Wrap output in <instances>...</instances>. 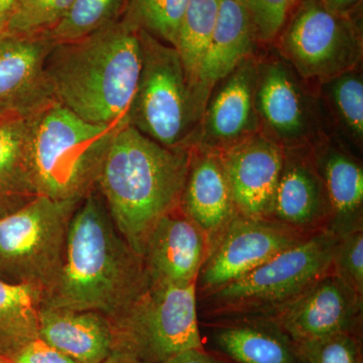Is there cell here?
Listing matches in <instances>:
<instances>
[{
  "instance_id": "5b68a950",
  "label": "cell",
  "mask_w": 363,
  "mask_h": 363,
  "mask_svg": "<svg viewBox=\"0 0 363 363\" xmlns=\"http://www.w3.org/2000/svg\"><path fill=\"white\" fill-rule=\"evenodd\" d=\"M338 236L318 231L241 278L202 296L204 321L272 317L332 271Z\"/></svg>"
},
{
  "instance_id": "52a82bcc",
  "label": "cell",
  "mask_w": 363,
  "mask_h": 363,
  "mask_svg": "<svg viewBox=\"0 0 363 363\" xmlns=\"http://www.w3.org/2000/svg\"><path fill=\"white\" fill-rule=\"evenodd\" d=\"M113 350L143 363H164L189 350L204 348L196 284L152 283L116 319L111 320Z\"/></svg>"
},
{
  "instance_id": "ffe728a7",
  "label": "cell",
  "mask_w": 363,
  "mask_h": 363,
  "mask_svg": "<svg viewBox=\"0 0 363 363\" xmlns=\"http://www.w3.org/2000/svg\"><path fill=\"white\" fill-rule=\"evenodd\" d=\"M180 207L206 234L210 247H213L238 215L219 152L198 145L191 147Z\"/></svg>"
},
{
  "instance_id": "8fae6325",
  "label": "cell",
  "mask_w": 363,
  "mask_h": 363,
  "mask_svg": "<svg viewBox=\"0 0 363 363\" xmlns=\"http://www.w3.org/2000/svg\"><path fill=\"white\" fill-rule=\"evenodd\" d=\"M309 235L272 219L238 214L215 241L196 283L202 296L241 278Z\"/></svg>"
},
{
  "instance_id": "e0dca14e",
  "label": "cell",
  "mask_w": 363,
  "mask_h": 363,
  "mask_svg": "<svg viewBox=\"0 0 363 363\" xmlns=\"http://www.w3.org/2000/svg\"><path fill=\"white\" fill-rule=\"evenodd\" d=\"M284 150L272 220L281 222L306 235L328 230L330 200L317 168L313 147Z\"/></svg>"
},
{
  "instance_id": "ba28073f",
  "label": "cell",
  "mask_w": 363,
  "mask_h": 363,
  "mask_svg": "<svg viewBox=\"0 0 363 363\" xmlns=\"http://www.w3.org/2000/svg\"><path fill=\"white\" fill-rule=\"evenodd\" d=\"M82 201L37 196L0 217V272L13 283L49 292L61 274L69 225Z\"/></svg>"
},
{
  "instance_id": "4fadbf2b",
  "label": "cell",
  "mask_w": 363,
  "mask_h": 363,
  "mask_svg": "<svg viewBox=\"0 0 363 363\" xmlns=\"http://www.w3.org/2000/svg\"><path fill=\"white\" fill-rule=\"evenodd\" d=\"M257 55L245 60L215 85L193 145L223 152L259 133L255 111Z\"/></svg>"
},
{
  "instance_id": "d6986e66",
  "label": "cell",
  "mask_w": 363,
  "mask_h": 363,
  "mask_svg": "<svg viewBox=\"0 0 363 363\" xmlns=\"http://www.w3.org/2000/svg\"><path fill=\"white\" fill-rule=\"evenodd\" d=\"M260 43L252 16L240 0H220L218 16L198 72L194 95L203 114L212 89L245 60L259 52Z\"/></svg>"
},
{
  "instance_id": "44dd1931",
  "label": "cell",
  "mask_w": 363,
  "mask_h": 363,
  "mask_svg": "<svg viewBox=\"0 0 363 363\" xmlns=\"http://www.w3.org/2000/svg\"><path fill=\"white\" fill-rule=\"evenodd\" d=\"M331 204L328 230L340 236L362 226L363 167L345 143L331 135L313 147Z\"/></svg>"
},
{
  "instance_id": "8d00e7d4",
  "label": "cell",
  "mask_w": 363,
  "mask_h": 363,
  "mask_svg": "<svg viewBox=\"0 0 363 363\" xmlns=\"http://www.w3.org/2000/svg\"><path fill=\"white\" fill-rule=\"evenodd\" d=\"M13 112H20L16 111V109L11 108V107L6 106V105L0 104V118L2 117L9 116V114L13 113Z\"/></svg>"
},
{
  "instance_id": "7402d4cb",
  "label": "cell",
  "mask_w": 363,
  "mask_h": 363,
  "mask_svg": "<svg viewBox=\"0 0 363 363\" xmlns=\"http://www.w3.org/2000/svg\"><path fill=\"white\" fill-rule=\"evenodd\" d=\"M39 337L78 363H102L114 347L111 320L92 311L40 305Z\"/></svg>"
},
{
  "instance_id": "30bf717a",
  "label": "cell",
  "mask_w": 363,
  "mask_h": 363,
  "mask_svg": "<svg viewBox=\"0 0 363 363\" xmlns=\"http://www.w3.org/2000/svg\"><path fill=\"white\" fill-rule=\"evenodd\" d=\"M255 111L259 133L284 150L314 147L331 135L318 95L274 45L257 54Z\"/></svg>"
},
{
  "instance_id": "8992f818",
  "label": "cell",
  "mask_w": 363,
  "mask_h": 363,
  "mask_svg": "<svg viewBox=\"0 0 363 363\" xmlns=\"http://www.w3.org/2000/svg\"><path fill=\"white\" fill-rule=\"evenodd\" d=\"M142 68L130 125L169 149H190L202 114L178 52L138 30Z\"/></svg>"
},
{
  "instance_id": "4dcf8cb0",
  "label": "cell",
  "mask_w": 363,
  "mask_h": 363,
  "mask_svg": "<svg viewBox=\"0 0 363 363\" xmlns=\"http://www.w3.org/2000/svg\"><path fill=\"white\" fill-rule=\"evenodd\" d=\"M247 7L257 28L262 47L278 39L289 16L300 0H240Z\"/></svg>"
},
{
  "instance_id": "f546056e",
  "label": "cell",
  "mask_w": 363,
  "mask_h": 363,
  "mask_svg": "<svg viewBox=\"0 0 363 363\" xmlns=\"http://www.w3.org/2000/svg\"><path fill=\"white\" fill-rule=\"evenodd\" d=\"M332 272L363 296V227L338 236L332 259Z\"/></svg>"
},
{
  "instance_id": "74e56055",
  "label": "cell",
  "mask_w": 363,
  "mask_h": 363,
  "mask_svg": "<svg viewBox=\"0 0 363 363\" xmlns=\"http://www.w3.org/2000/svg\"><path fill=\"white\" fill-rule=\"evenodd\" d=\"M0 363H13V360L11 359L7 355L4 354V353H2L1 351H0Z\"/></svg>"
},
{
  "instance_id": "484cf974",
  "label": "cell",
  "mask_w": 363,
  "mask_h": 363,
  "mask_svg": "<svg viewBox=\"0 0 363 363\" xmlns=\"http://www.w3.org/2000/svg\"><path fill=\"white\" fill-rule=\"evenodd\" d=\"M219 4L220 0H190L179 28L174 48L180 56L193 94L198 72L216 25Z\"/></svg>"
},
{
  "instance_id": "4316f807",
  "label": "cell",
  "mask_w": 363,
  "mask_h": 363,
  "mask_svg": "<svg viewBox=\"0 0 363 363\" xmlns=\"http://www.w3.org/2000/svg\"><path fill=\"white\" fill-rule=\"evenodd\" d=\"M190 0H125L121 21L131 30L150 33L175 47L182 18Z\"/></svg>"
},
{
  "instance_id": "836d02e7",
  "label": "cell",
  "mask_w": 363,
  "mask_h": 363,
  "mask_svg": "<svg viewBox=\"0 0 363 363\" xmlns=\"http://www.w3.org/2000/svg\"><path fill=\"white\" fill-rule=\"evenodd\" d=\"M321 4L332 13L353 14L362 9V0H320Z\"/></svg>"
},
{
  "instance_id": "cb8c5ba5",
  "label": "cell",
  "mask_w": 363,
  "mask_h": 363,
  "mask_svg": "<svg viewBox=\"0 0 363 363\" xmlns=\"http://www.w3.org/2000/svg\"><path fill=\"white\" fill-rule=\"evenodd\" d=\"M331 135L357 152L363 147V73L354 69L317 85Z\"/></svg>"
},
{
  "instance_id": "603a6c76",
  "label": "cell",
  "mask_w": 363,
  "mask_h": 363,
  "mask_svg": "<svg viewBox=\"0 0 363 363\" xmlns=\"http://www.w3.org/2000/svg\"><path fill=\"white\" fill-rule=\"evenodd\" d=\"M30 124L28 113L0 118V211L11 213L37 197L30 162Z\"/></svg>"
},
{
  "instance_id": "f1b7e54d",
  "label": "cell",
  "mask_w": 363,
  "mask_h": 363,
  "mask_svg": "<svg viewBox=\"0 0 363 363\" xmlns=\"http://www.w3.org/2000/svg\"><path fill=\"white\" fill-rule=\"evenodd\" d=\"M300 346L308 363H363L362 332H342Z\"/></svg>"
},
{
  "instance_id": "ac0fdd59",
  "label": "cell",
  "mask_w": 363,
  "mask_h": 363,
  "mask_svg": "<svg viewBox=\"0 0 363 363\" xmlns=\"http://www.w3.org/2000/svg\"><path fill=\"white\" fill-rule=\"evenodd\" d=\"M56 44L47 33H0V104L28 113L52 98L45 64Z\"/></svg>"
},
{
  "instance_id": "9a60e30c",
  "label": "cell",
  "mask_w": 363,
  "mask_h": 363,
  "mask_svg": "<svg viewBox=\"0 0 363 363\" xmlns=\"http://www.w3.org/2000/svg\"><path fill=\"white\" fill-rule=\"evenodd\" d=\"M202 326L205 350L227 363H308L300 344L271 318L211 320Z\"/></svg>"
},
{
  "instance_id": "3957f363",
  "label": "cell",
  "mask_w": 363,
  "mask_h": 363,
  "mask_svg": "<svg viewBox=\"0 0 363 363\" xmlns=\"http://www.w3.org/2000/svg\"><path fill=\"white\" fill-rule=\"evenodd\" d=\"M190 149H169L133 126L118 131L98 180L118 233L142 255L157 221L180 206Z\"/></svg>"
},
{
  "instance_id": "5bb4252c",
  "label": "cell",
  "mask_w": 363,
  "mask_h": 363,
  "mask_svg": "<svg viewBox=\"0 0 363 363\" xmlns=\"http://www.w3.org/2000/svg\"><path fill=\"white\" fill-rule=\"evenodd\" d=\"M219 154L238 214L271 219L285 150L257 133Z\"/></svg>"
},
{
  "instance_id": "2e32d148",
  "label": "cell",
  "mask_w": 363,
  "mask_h": 363,
  "mask_svg": "<svg viewBox=\"0 0 363 363\" xmlns=\"http://www.w3.org/2000/svg\"><path fill=\"white\" fill-rule=\"evenodd\" d=\"M206 234L177 207L162 216L145 240L143 259L152 283H197L210 252Z\"/></svg>"
},
{
  "instance_id": "83f0119b",
  "label": "cell",
  "mask_w": 363,
  "mask_h": 363,
  "mask_svg": "<svg viewBox=\"0 0 363 363\" xmlns=\"http://www.w3.org/2000/svg\"><path fill=\"white\" fill-rule=\"evenodd\" d=\"M125 0H73L48 35L57 44L74 42L121 20Z\"/></svg>"
},
{
  "instance_id": "e575fe53",
  "label": "cell",
  "mask_w": 363,
  "mask_h": 363,
  "mask_svg": "<svg viewBox=\"0 0 363 363\" xmlns=\"http://www.w3.org/2000/svg\"><path fill=\"white\" fill-rule=\"evenodd\" d=\"M20 0H0V33L6 32Z\"/></svg>"
},
{
  "instance_id": "d4e9b609",
  "label": "cell",
  "mask_w": 363,
  "mask_h": 363,
  "mask_svg": "<svg viewBox=\"0 0 363 363\" xmlns=\"http://www.w3.org/2000/svg\"><path fill=\"white\" fill-rule=\"evenodd\" d=\"M44 294L26 284L0 279V351L4 354L39 336V310Z\"/></svg>"
},
{
  "instance_id": "d590c367",
  "label": "cell",
  "mask_w": 363,
  "mask_h": 363,
  "mask_svg": "<svg viewBox=\"0 0 363 363\" xmlns=\"http://www.w3.org/2000/svg\"><path fill=\"white\" fill-rule=\"evenodd\" d=\"M102 363H143L128 353L119 350H112L109 357Z\"/></svg>"
},
{
  "instance_id": "1f68e13d",
  "label": "cell",
  "mask_w": 363,
  "mask_h": 363,
  "mask_svg": "<svg viewBox=\"0 0 363 363\" xmlns=\"http://www.w3.org/2000/svg\"><path fill=\"white\" fill-rule=\"evenodd\" d=\"M6 355L13 363H78L39 336L20 344Z\"/></svg>"
},
{
  "instance_id": "7c38bea8",
  "label": "cell",
  "mask_w": 363,
  "mask_h": 363,
  "mask_svg": "<svg viewBox=\"0 0 363 363\" xmlns=\"http://www.w3.org/2000/svg\"><path fill=\"white\" fill-rule=\"evenodd\" d=\"M362 298L331 271L269 318L298 344L362 332Z\"/></svg>"
},
{
  "instance_id": "d6a6232c",
  "label": "cell",
  "mask_w": 363,
  "mask_h": 363,
  "mask_svg": "<svg viewBox=\"0 0 363 363\" xmlns=\"http://www.w3.org/2000/svg\"><path fill=\"white\" fill-rule=\"evenodd\" d=\"M164 363H227L220 357L201 348V350H189L179 353L175 357L169 358Z\"/></svg>"
},
{
  "instance_id": "6da1fadb",
  "label": "cell",
  "mask_w": 363,
  "mask_h": 363,
  "mask_svg": "<svg viewBox=\"0 0 363 363\" xmlns=\"http://www.w3.org/2000/svg\"><path fill=\"white\" fill-rule=\"evenodd\" d=\"M150 284L142 255L118 233L96 189L72 217L61 274L42 304L97 312L114 320Z\"/></svg>"
},
{
  "instance_id": "7a4b0ae2",
  "label": "cell",
  "mask_w": 363,
  "mask_h": 363,
  "mask_svg": "<svg viewBox=\"0 0 363 363\" xmlns=\"http://www.w3.org/2000/svg\"><path fill=\"white\" fill-rule=\"evenodd\" d=\"M142 68L138 33L121 20L56 44L45 64L52 99L86 121L128 123Z\"/></svg>"
},
{
  "instance_id": "9c48e42d",
  "label": "cell",
  "mask_w": 363,
  "mask_h": 363,
  "mask_svg": "<svg viewBox=\"0 0 363 363\" xmlns=\"http://www.w3.org/2000/svg\"><path fill=\"white\" fill-rule=\"evenodd\" d=\"M310 84L362 68V11L332 13L320 0H300L272 44Z\"/></svg>"
},
{
  "instance_id": "277c9868",
  "label": "cell",
  "mask_w": 363,
  "mask_h": 363,
  "mask_svg": "<svg viewBox=\"0 0 363 363\" xmlns=\"http://www.w3.org/2000/svg\"><path fill=\"white\" fill-rule=\"evenodd\" d=\"M28 118L33 188L56 200H83L96 190L112 142L128 125L89 123L52 98Z\"/></svg>"
}]
</instances>
